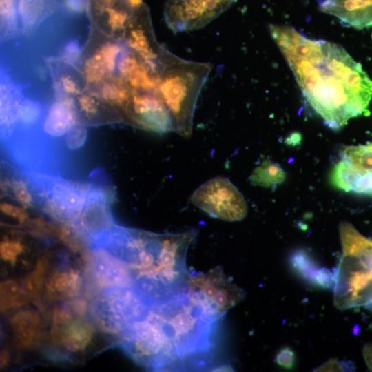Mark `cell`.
Segmentation results:
<instances>
[{
  "mask_svg": "<svg viewBox=\"0 0 372 372\" xmlns=\"http://www.w3.org/2000/svg\"><path fill=\"white\" fill-rule=\"evenodd\" d=\"M269 31L308 105L329 128L338 130L367 110L372 81L343 48L287 25H270Z\"/></svg>",
  "mask_w": 372,
  "mask_h": 372,
  "instance_id": "cell-1",
  "label": "cell"
},
{
  "mask_svg": "<svg viewBox=\"0 0 372 372\" xmlns=\"http://www.w3.org/2000/svg\"><path fill=\"white\" fill-rule=\"evenodd\" d=\"M212 65L177 56L165 47L157 65V92L173 118L175 132L192 134L197 99L207 81Z\"/></svg>",
  "mask_w": 372,
  "mask_h": 372,
  "instance_id": "cell-2",
  "label": "cell"
},
{
  "mask_svg": "<svg viewBox=\"0 0 372 372\" xmlns=\"http://www.w3.org/2000/svg\"><path fill=\"white\" fill-rule=\"evenodd\" d=\"M342 254L335 270L333 303L338 309L366 307L372 301V240L349 223L340 225Z\"/></svg>",
  "mask_w": 372,
  "mask_h": 372,
  "instance_id": "cell-3",
  "label": "cell"
},
{
  "mask_svg": "<svg viewBox=\"0 0 372 372\" xmlns=\"http://www.w3.org/2000/svg\"><path fill=\"white\" fill-rule=\"evenodd\" d=\"M189 200L209 216L227 221L241 220L247 213L242 194L228 178L220 176L198 187Z\"/></svg>",
  "mask_w": 372,
  "mask_h": 372,
  "instance_id": "cell-4",
  "label": "cell"
},
{
  "mask_svg": "<svg viewBox=\"0 0 372 372\" xmlns=\"http://www.w3.org/2000/svg\"><path fill=\"white\" fill-rule=\"evenodd\" d=\"M330 174V181L346 192L372 197V143L344 147Z\"/></svg>",
  "mask_w": 372,
  "mask_h": 372,
  "instance_id": "cell-5",
  "label": "cell"
},
{
  "mask_svg": "<svg viewBox=\"0 0 372 372\" xmlns=\"http://www.w3.org/2000/svg\"><path fill=\"white\" fill-rule=\"evenodd\" d=\"M236 0H167L164 19L174 32L200 29L226 11Z\"/></svg>",
  "mask_w": 372,
  "mask_h": 372,
  "instance_id": "cell-6",
  "label": "cell"
},
{
  "mask_svg": "<svg viewBox=\"0 0 372 372\" xmlns=\"http://www.w3.org/2000/svg\"><path fill=\"white\" fill-rule=\"evenodd\" d=\"M124 112L130 121L142 129L159 134L175 132L172 116L156 92L133 90Z\"/></svg>",
  "mask_w": 372,
  "mask_h": 372,
  "instance_id": "cell-7",
  "label": "cell"
},
{
  "mask_svg": "<svg viewBox=\"0 0 372 372\" xmlns=\"http://www.w3.org/2000/svg\"><path fill=\"white\" fill-rule=\"evenodd\" d=\"M123 38L127 46L157 72L158 62L164 47L156 40L149 12L145 4L132 14Z\"/></svg>",
  "mask_w": 372,
  "mask_h": 372,
  "instance_id": "cell-8",
  "label": "cell"
},
{
  "mask_svg": "<svg viewBox=\"0 0 372 372\" xmlns=\"http://www.w3.org/2000/svg\"><path fill=\"white\" fill-rule=\"evenodd\" d=\"M91 327L80 320H74L67 305L55 309L51 336L53 342L69 351H76L85 347L91 339Z\"/></svg>",
  "mask_w": 372,
  "mask_h": 372,
  "instance_id": "cell-9",
  "label": "cell"
},
{
  "mask_svg": "<svg viewBox=\"0 0 372 372\" xmlns=\"http://www.w3.org/2000/svg\"><path fill=\"white\" fill-rule=\"evenodd\" d=\"M117 69L120 76L135 91L157 92V72L138 54L128 49L123 50Z\"/></svg>",
  "mask_w": 372,
  "mask_h": 372,
  "instance_id": "cell-10",
  "label": "cell"
},
{
  "mask_svg": "<svg viewBox=\"0 0 372 372\" xmlns=\"http://www.w3.org/2000/svg\"><path fill=\"white\" fill-rule=\"evenodd\" d=\"M319 10L337 17L343 25L372 26V0H320Z\"/></svg>",
  "mask_w": 372,
  "mask_h": 372,
  "instance_id": "cell-11",
  "label": "cell"
},
{
  "mask_svg": "<svg viewBox=\"0 0 372 372\" xmlns=\"http://www.w3.org/2000/svg\"><path fill=\"white\" fill-rule=\"evenodd\" d=\"M123 48L118 43L107 41L101 44L83 63L85 81L92 85H100L113 76Z\"/></svg>",
  "mask_w": 372,
  "mask_h": 372,
  "instance_id": "cell-12",
  "label": "cell"
},
{
  "mask_svg": "<svg viewBox=\"0 0 372 372\" xmlns=\"http://www.w3.org/2000/svg\"><path fill=\"white\" fill-rule=\"evenodd\" d=\"M77 116L72 98L63 95L48 110L43 125L44 131L51 136H61L77 123Z\"/></svg>",
  "mask_w": 372,
  "mask_h": 372,
  "instance_id": "cell-13",
  "label": "cell"
},
{
  "mask_svg": "<svg viewBox=\"0 0 372 372\" xmlns=\"http://www.w3.org/2000/svg\"><path fill=\"white\" fill-rule=\"evenodd\" d=\"M94 281L105 288L121 287L126 280L125 273L116 259L102 250H97L91 262Z\"/></svg>",
  "mask_w": 372,
  "mask_h": 372,
  "instance_id": "cell-14",
  "label": "cell"
},
{
  "mask_svg": "<svg viewBox=\"0 0 372 372\" xmlns=\"http://www.w3.org/2000/svg\"><path fill=\"white\" fill-rule=\"evenodd\" d=\"M81 285L79 273L67 263H61L46 282V293L52 298H72L79 294Z\"/></svg>",
  "mask_w": 372,
  "mask_h": 372,
  "instance_id": "cell-15",
  "label": "cell"
},
{
  "mask_svg": "<svg viewBox=\"0 0 372 372\" xmlns=\"http://www.w3.org/2000/svg\"><path fill=\"white\" fill-rule=\"evenodd\" d=\"M39 322V315L34 309H25L17 311L11 319L15 344L20 348L30 347L36 338Z\"/></svg>",
  "mask_w": 372,
  "mask_h": 372,
  "instance_id": "cell-16",
  "label": "cell"
},
{
  "mask_svg": "<svg viewBox=\"0 0 372 372\" xmlns=\"http://www.w3.org/2000/svg\"><path fill=\"white\" fill-rule=\"evenodd\" d=\"M133 90L120 76H112L99 86L100 96L107 103L125 110Z\"/></svg>",
  "mask_w": 372,
  "mask_h": 372,
  "instance_id": "cell-17",
  "label": "cell"
},
{
  "mask_svg": "<svg viewBox=\"0 0 372 372\" xmlns=\"http://www.w3.org/2000/svg\"><path fill=\"white\" fill-rule=\"evenodd\" d=\"M285 176L278 163L266 158L254 169L249 179L254 185L273 189L285 180Z\"/></svg>",
  "mask_w": 372,
  "mask_h": 372,
  "instance_id": "cell-18",
  "label": "cell"
},
{
  "mask_svg": "<svg viewBox=\"0 0 372 372\" xmlns=\"http://www.w3.org/2000/svg\"><path fill=\"white\" fill-rule=\"evenodd\" d=\"M52 200L60 212L80 211L84 205L83 193L77 188L63 183H57L53 188Z\"/></svg>",
  "mask_w": 372,
  "mask_h": 372,
  "instance_id": "cell-19",
  "label": "cell"
},
{
  "mask_svg": "<svg viewBox=\"0 0 372 372\" xmlns=\"http://www.w3.org/2000/svg\"><path fill=\"white\" fill-rule=\"evenodd\" d=\"M30 297L23 287L14 280H6L1 284V309L5 311L27 303Z\"/></svg>",
  "mask_w": 372,
  "mask_h": 372,
  "instance_id": "cell-20",
  "label": "cell"
},
{
  "mask_svg": "<svg viewBox=\"0 0 372 372\" xmlns=\"http://www.w3.org/2000/svg\"><path fill=\"white\" fill-rule=\"evenodd\" d=\"M48 265V256H43L37 261L34 269L25 278L23 288L30 300L37 301L39 298Z\"/></svg>",
  "mask_w": 372,
  "mask_h": 372,
  "instance_id": "cell-21",
  "label": "cell"
},
{
  "mask_svg": "<svg viewBox=\"0 0 372 372\" xmlns=\"http://www.w3.org/2000/svg\"><path fill=\"white\" fill-rule=\"evenodd\" d=\"M44 5V0H19V11L25 31L32 30L41 20Z\"/></svg>",
  "mask_w": 372,
  "mask_h": 372,
  "instance_id": "cell-22",
  "label": "cell"
},
{
  "mask_svg": "<svg viewBox=\"0 0 372 372\" xmlns=\"http://www.w3.org/2000/svg\"><path fill=\"white\" fill-rule=\"evenodd\" d=\"M290 264L298 275L311 282L320 268L311 254L304 249H298L291 254Z\"/></svg>",
  "mask_w": 372,
  "mask_h": 372,
  "instance_id": "cell-23",
  "label": "cell"
},
{
  "mask_svg": "<svg viewBox=\"0 0 372 372\" xmlns=\"http://www.w3.org/2000/svg\"><path fill=\"white\" fill-rule=\"evenodd\" d=\"M23 247L19 241L3 240L0 244L1 257L4 261L13 265L23 252Z\"/></svg>",
  "mask_w": 372,
  "mask_h": 372,
  "instance_id": "cell-24",
  "label": "cell"
},
{
  "mask_svg": "<svg viewBox=\"0 0 372 372\" xmlns=\"http://www.w3.org/2000/svg\"><path fill=\"white\" fill-rule=\"evenodd\" d=\"M65 134L66 145L70 149H75L84 144L87 137V130L84 126L76 123Z\"/></svg>",
  "mask_w": 372,
  "mask_h": 372,
  "instance_id": "cell-25",
  "label": "cell"
},
{
  "mask_svg": "<svg viewBox=\"0 0 372 372\" xmlns=\"http://www.w3.org/2000/svg\"><path fill=\"white\" fill-rule=\"evenodd\" d=\"M11 187L14 197L24 207L32 205V196L23 180L14 178L11 182Z\"/></svg>",
  "mask_w": 372,
  "mask_h": 372,
  "instance_id": "cell-26",
  "label": "cell"
},
{
  "mask_svg": "<svg viewBox=\"0 0 372 372\" xmlns=\"http://www.w3.org/2000/svg\"><path fill=\"white\" fill-rule=\"evenodd\" d=\"M1 24L6 32H11L14 21L13 0H1Z\"/></svg>",
  "mask_w": 372,
  "mask_h": 372,
  "instance_id": "cell-27",
  "label": "cell"
},
{
  "mask_svg": "<svg viewBox=\"0 0 372 372\" xmlns=\"http://www.w3.org/2000/svg\"><path fill=\"white\" fill-rule=\"evenodd\" d=\"M335 282V270L322 267L317 271L312 283L322 288L333 287Z\"/></svg>",
  "mask_w": 372,
  "mask_h": 372,
  "instance_id": "cell-28",
  "label": "cell"
},
{
  "mask_svg": "<svg viewBox=\"0 0 372 372\" xmlns=\"http://www.w3.org/2000/svg\"><path fill=\"white\" fill-rule=\"evenodd\" d=\"M79 109L87 116L95 115L98 112L99 103L91 94H83L78 97Z\"/></svg>",
  "mask_w": 372,
  "mask_h": 372,
  "instance_id": "cell-29",
  "label": "cell"
},
{
  "mask_svg": "<svg viewBox=\"0 0 372 372\" xmlns=\"http://www.w3.org/2000/svg\"><path fill=\"white\" fill-rule=\"evenodd\" d=\"M39 107L31 101L23 102L19 108L18 116L19 118L25 123L34 121L39 116Z\"/></svg>",
  "mask_w": 372,
  "mask_h": 372,
  "instance_id": "cell-30",
  "label": "cell"
},
{
  "mask_svg": "<svg viewBox=\"0 0 372 372\" xmlns=\"http://www.w3.org/2000/svg\"><path fill=\"white\" fill-rule=\"evenodd\" d=\"M296 357L293 351L288 347L280 349L276 355L275 362L285 369H291L296 364Z\"/></svg>",
  "mask_w": 372,
  "mask_h": 372,
  "instance_id": "cell-31",
  "label": "cell"
},
{
  "mask_svg": "<svg viewBox=\"0 0 372 372\" xmlns=\"http://www.w3.org/2000/svg\"><path fill=\"white\" fill-rule=\"evenodd\" d=\"M59 85L66 96L80 94V87L75 79L70 74H62L59 78Z\"/></svg>",
  "mask_w": 372,
  "mask_h": 372,
  "instance_id": "cell-32",
  "label": "cell"
},
{
  "mask_svg": "<svg viewBox=\"0 0 372 372\" xmlns=\"http://www.w3.org/2000/svg\"><path fill=\"white\" fill-rule=\"evenodd\" d=\"M81 50L76 41H70L63 50L62 59L68 65H74L79 59Z\"/></svg>",
  "mask_w": 372,
  "mask_h": 372,
  "instance_id": "cell-33",
  "label": "cell"
},
{
  "mask_svg": "<svg viewBox=\"0 0 372 372\" xmlns=\"http://www.w3.org/2000/svg\"><path fill=\"white\" fill-rule=\"evenodd\" d=\"M0 209L3 214L15 218L20 223H24L28 218V214L23 209L12 204L1 203Z\"/></svg>",
  "mask_w": 372,
  "mask_h": 372,
  "instance_id": "cell-34",
  "label": "cell"
},
{
  "mask_svg": "<svg viewBox=\"0 0 372 372\" xmlns=\"http://www.w3.org/2000/svg\"><path fill=\"white\" fill-rule=\"evenodd\" d=\"M346 362H338L336 359L331 358L319 366L316 371H343V369H349Z\"/></svg>",
  "mask_w": 372,
  "mask_h": 372,
  "instance_id": "cell-35",
  "label": "cell"
},
{
  "mask_svg": "<svg viewBox=\"0 0 372 372\" xmlns=\"http://www.w3.org/2000/svg\"><path fill=\"white\" fill-rule=\"evenodd\" d=\"M362 352L365 362L370 371H372V343L366 344L363 347Z\"/></svg>",
  "mask_w": 372,
  "mask_h": 372,
  "instance_id": "cell-36",
  "label": "cell"
},
{
  "mask_svg": "<svg viewBox=\"0 0 372 372\" xmlns=\"http://www.w3.org/2000/svg\"><path fill=\"white\" fill-rule=\"evenodd\" d=\"M302 136L298 132H293L285 139V143L288 145L297 146L301 143Z\"/></svg>",
  "mask_w": 372,
  "mask_h": 372,
  "instance_id": "cell-37",
  "label": "cell"
},
{
  "mask_svg": "<svg viewBox=\"0 0 372 372\" xmlns=\"http://www.w3.org/2000/svg\"><path fill=\"white\" fill-rule=\"evenodd\" d=\"M8 361V352L6 351L3 350L1 352V367L5 366L7 364Z\"/></svg>",
  "mask_w": 372,
  "mask_h": 372,
  "instance_id": "cell-38",
  "label": "cell"
},
{
  "mask_svg": "<svg viewBox=\"0 0 372 372\" xmlns=\"http://www.w3.org/2000/svg\"><path fill=\"white\" fill-rule=\"evenodd\" d=\"M365 308L369 309L372 311V301L369 304H367Z\"/></svg>",
  "mask_w": 372,
  "mask_h": 372,
  "instance_id": "cell-39",
  "label": "cell"
},
{
  "mask_svg": "<svg viewBox=\"0 0 372 372\" xmlns=\"http://www.w3.org/2000/svg\"><path fill=\"white\" fill-rule=\"evenodd\" d=\"M303 3L306 4L309 2V0H301Z\"/></svg>",
  "mask_w": 372,
  "mask_h": 372,
  "instance_id": "cell-40",
  "label": "cell"
}]
</instances>
